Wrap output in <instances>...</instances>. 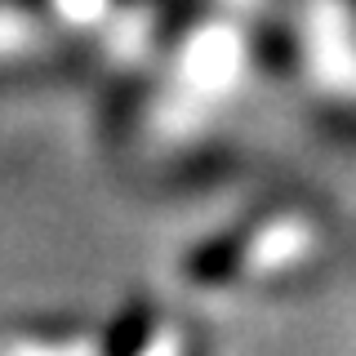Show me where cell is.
<instances>
[{
	"mask_svg": "<svg viewBox=\"0 0 356 356\" xmlns=\"http://www.w3.org/2000/svg\"><path fill=\"white\" fill-rule=\"evenodd\" d=\"M36 5L44 9V14L63 18V22H89V18L103 14L111 0H36Z\"/></svg>",
	"mask_w": 356,
	"mask_h": 356,
	"instance_id": "6da1fadb",
	"label": "cell"
}]
</instances>
